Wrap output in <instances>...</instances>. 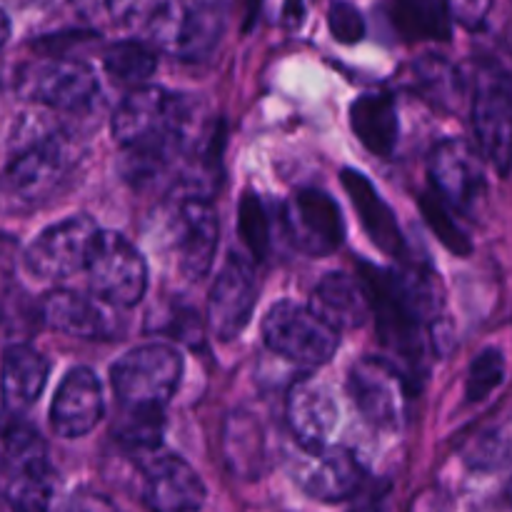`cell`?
<instances>
[{"instance_id":"1","label":"cell","mask_w":512,"mask_h":512,"mask_svg":"<svg viewBox=\"0 0 512 512\" xmlns=\"http://www.w3.org/2000/svg\"><path fill=\"white\" fill-rule=\"evenodd\" d=\"M363 268L365 295L370 315H375L380 340L395 355V365L410 380L420 378L428 350V328L438 320L443 295L435 275L428 268L410 265L403 270H385L378 265Z\"/></svg>"},{"instance_id":"2","label":"cell","mask_w":512,"mask_h":512,"mask_svg":"<svg viewBox=\"0 0 512 512\" xmlns=\"http://www.w3.org/2000/svg\"><path fill=\"white\" fill-rule=\"evenodd\" d=\"M83 155L78 138L63 128L30 135L0 173V200L5 210L28 213L63 195L73 183Z\"/></svg>"},{"instance_id":"3","label":"cell","mask_w":512,"mask_h":512,"mask_svg":"<svg viewBox=\"0 0 512 512\" xmlns=\"http://www.w3.org/2000/svg\"><path fill=\"white\" fill-rule=\"evenodd\" d=\"M183 378V355L165 343L140 345L128 350L110 368L113 390L120 408L165 410Z\"/></svg>"},{"instance_id":"4","label":"cell","mask_w":512,"mask_h":512,"mask_svg":"<svg viewBox=\"0 0 512 512\" xmlns=\"http://www.w3.org/2000/svg\"><path fill=\"white\" fill-rule=\"evenodd\" d=\"M225 13L228 8L223 3H160L150 8L145 28L163 53L198 63L218 45Z\"/></svg>"},{"instance_id":"5","label":"cell","mask_w":512,"mask_h":512,"mask_svg":"<svg viewBox=\"0 0 512 512\" xmlns=\"http://www.w3.org/2000/svg\"><path fill=\"white\" fill-rule=\"evenodd\" d=\"M90 288L113 308H133L148 288V265L140 250L113 230H98L85 260Z\"/></svg>"},{"instance_id":"6","label":"cell","mask_w":512,"mask_h":512,"mask_svg":"<svg viewBox=\"0 0 512 512\" xmlns=\"http://www.w3.org/2000/svg\"><path fill=\"white\" fill-rule=\"evenodd\" d=\"M433 195L453 213L478 218L488 205V173L478 148L463 138H445L430 153Z\"/></svg>"},{"instance_id":"7","label":"cell","mask_w":512,"mask_h":512,"mask_svg":"<svg viewBox=\"0 0 512 512\" xmlns=\"http://www.w3.org/2000/svg\"><path fill=\"white\" fill-rule=\"evenodd\" d=\"M263 338L273 353L308 368L325 365L340 348V333L328 328L313 310L293 300H280L268 310Z\"/></svg>"},{"instance_id":"8","label":"cell","mask_w":512,"mask_h":512,"mask_svg":"<svg viewBox=\"0 0 512 512\" xmlns=\"http://www.w3.org/2000/svg\"><path fill=\"white\" fill-rule=\"evenodd\" d=\"M348 390L365 420L378 428H400L413 398V380L383 358H360L350 368Z\"/></svg>"},{"instance_id":"9","label":"cell","mask_w":512,"mask_h":512,"mask_svg":"<svg viewBox=\"0 0 512 512\" xmlns=\"http://www.w3.org/2000/svg\"><path fill=\"white\" fill-rule=\"evenodd\" d=\"M18 88L33 103H43L60 113H83L100 95L98 78L83 60L58 58L33 65L18 78Z\"/></svg>"},{"instance_id":"10","label":"cell","mask_w":512,"mask_h":512,"mask_svg":"<svg viewBox=\"0 0 512 512\" xmlns=\"http://www.w3.org/2000/svg\"><path fill=\"white\" fill-rule=\"evenodd\" d=\"M510 120L512 85L508 70L490 63L480 68L473 90V130L480 150L493 160L500 175L510 165Z\"/></svg>"},{"instance_id":"11","label":"cell","mask_w":512,"mask_h":512,"mask_svg":"<svg viewBox=\"0 0 512 512\" xmlns=\"http://www.w3.org/2000/svg\"><path fill=\"white\" fill-rule=\"evenodd\" d=\"M283 225L290 243L310 258L335 253L345 238L340 205L318 188H300L285 200Z\"/></svg>"},{"instance_id":"12","label":"cell","mask_w":512,"mask_h":512,"mask_svg":"<svg viewBox=\"0 0 512 512\" xmlns=\"http://www.w3.org/2000/svg\"><path fill=\"white\" fill-rule=\"evenodd\" d=\"M98 225L88 215H73L58 225L45 228L25 253V265L43 280H63L85 268L90 245L98 235Z\"/></svg>"},{"instance_id":"13","label":"cell","mask_w":512,"mask_h":512,"mask_svg":"<svg viewBox=\"0 0 512 512\" xmlns=\"http://www.w3.org/2000/svg\"><path fill=\"white\" fill-rule=\"evenodd\" d=\"M258 303V278L250 260L230 255L210 290L208 325L218 340H235L253 318Z\"/></svg>"},{"instance_id":"14","label":"cell","mask_w":512,"mask_h":512,"mask_svg":"<svg viewBox=\"0 0 512 512\" xmlns=\"http://www.w3.org/2000/svg\"><path fill=\"white\" fill-rule=\"evenodd\" d=\"M170 233H173V250L180 273L188 280L205 278L213 265L220 238L218 213L213 205L205 198L180 200Z\"/></svg>"},{"instance_id":"15","label":"cell","mask_w":512,"mask_h":512,"mask_svg":"<svg viewBox=\"0 0 512 512\" xmlns=\"http://www.w3.org/2000/svg\"><path fill=\"white\" fill-rule=\"evenodd\" d=\"M293 480L313 500L343 503L360 493L365 470L350 450L323 448L318 453H305V458L295 465Z\"/></svg>"},{"instance_id":"16","label":"cell","mask_w":512,"mask_h":512,"mask_svg":"<svg viewBox=\"0 0 512 512\" xmlns=\"http://www.w3.org/2000/svg\"><path fill=\"white\" fill-rule=\"evenodd\" d=\"M288 428L303 453H318L328 448V440L338 423V405L333 393L313 375H303L288 390Z\"/></svg>"},{"instance_id":"17","label":"cell","mask_w":512,"mask_h":512,"mask_svg":"<svg viewBox=\"0 0 512 512\" xmlns=\"http://www.w3.org/2000/svg\"><path fill=\"white\" fill-rule=\"evenodd\" d=\"M143 498L153 512H198L205 485L178 455H153L143 465Z\"/></svg>"},{"instance_id":"18","label":"cell","mask_w":512,"mask_h":512,"mask_svg":"<svg viewBox=\"0 0 512 512\" xmlns=\"http://www.w3.org/2000/svg\"><path fill=\"white\" fill-rule=\"evenodd\" d=\"M105 400L98 375L90 368H73L58 385L50 405V425L60 438H83L103 420Z\"/></svg>"},{"instance_id":"19","label":"cell","mask_w":512,"mask_h":512,"mask_svg":"<svg viewBox=\"0 0 512 512\" xmlns=\"http://www.w3.org/2000/svg\"><path fill=\"white\" fill-rule=\"evenodd\" d=\"M343 188L345 193L353 200L355 210L360 215V223H363L365 233L370 235L375 245L383 250L390 258L405 263L408 260V245H405L403 233H400V225L395 220L393 208L383 200V195L375 190V185L365 178L358 170H343Z\"/></svg>"},{"instance_id":"20","label":"cell","mask_w":512,"mask_h":512,"mask_svg":"<svg viewBox=\"0 0 512 512\" xmlns=\"http://www.w3.org/2000/svg\"><path fill=\"white\" fill-rule=\"evenodd\" d=\"M40 318L48 328L73 338L100 340L113 335V320L98 298H88L78 290L63 288L45 295L40 303Z\"/></svg>"},{"instance_id":"21","label":"cell","mask_w":512,"mask_h":512,"mask_svg":"<svg viewBox=\"0 0 512 512\" xmlns=\"http://www.w3.org/2000/svg\"><path fill=\"white\" fill-rule=\"evenodd\" d=\"M50 363L45 355L30 345H10L3 355L0 370V395H3L5 413L20 415L38 403L48 383Z\"/></svg>"},{"instance_id":"22","label":"cell","mask_w":512,"mask_h":512,"mask_svg":"<svg viewBox=\"0 0 512 512\" xmlns=\"http://www.w3.org/2000/svg\"><path fill=\"white\" fill-rule=\"evenodd\" d=\"M310 310L335 333L363 328L370 320V303L360 280L348 273H328L313 290Z\"/></svg>"},{"instance_id":"23","label":"cell","mask_w":512,"mask_h":512,"mask_svg":"<svg viewBox=\"0 0 512 512\" xmlns=\"http://www.w3.org/2000/svg\"><path fill=\"white\" fill-rule=\"evenodd\" d=\"M350 128L355 138L380 158H390L398 145V103L388 90L363 93L350 105Z\"/></svg>"},{"instance_id":"24","label":"cell","mask_w":512,"mask_h":512,"mask_svg":"<svg viewBox=\"0 0 512 512\" xmlns=\"http://www.w3.org/2000/svg\"><path fill=\"white\" fill-rule=\"evenodd\" d=\"M48 463V448L25 418L0 413V488L23 470Z\"/></svg>"},{"instance_id":"25","label":"cell","mask_w":512,"mask_h":512,"mask_svg":"<svg viewBox=\"0 0 512 512\" xmlns=\"http://www.w3.org/2000/svg\"><path fill=\"white\" fill-rule=\"evenodd\" d=\"M223 450L228 468L240 478L255 480L263 473L265 438L253 415L233 413L225 420Z\"/></svg>"},{"instance_id":"26","label":"cell","mask_w":512,"mask_h":512,"mask_svg":"<svg viewBox=\"0 0 512 512\" xmlns=\"http://www.w3.org/2000/svg\"><path fill=\"white\" fill-rule=\"evenodd\" d=\"M58 475L48 463L23 470L3 485L10 512H55L58 505Z\"/></svg>"},{"instance_id":"27","label":"cell","mask_w":512,"mask_h":512,"mask_svg":"<svg viewBox=\"0 0 512 512\" xmlns=\"http://www.w3.org/2000/svg\"><path fill=\"white\" fill-rule=\"evenodd\" d=\"M115 443L133 453H153L158 450L165 433V410L155 408H120L113 423Z\"/></svg>"},{"instance_id":"28","label":"cell","mask_w":512,"mask_h":512,"mask_svg":"<svg viewBox=\"0 0 512 512\" xmlns=\"http://www.w3.org/2000/svg\"><path fill=\"white\" fill-rule=\"evenodd\" d=\"M105 73L120 85H138L143 88L145 80L158 68V55L153 45L143 40H120L103 53Z\"/></svg>"},{"instance_id":"29","label":"cell","mask_w":512,"mask_h":512,"mask_svg":"<svg viewBox=\"0 0 512 512\" xmlns=\"http://www.w3.org/2000/svg\"><path fill=\"white\" fill-rule=\"evenodd\" d=\"M393 23L405 38L445 40L450 38L448 5L440 3H400L393 8Z\"/></svg>"},{"instance_id":"30","label":"cell","mask_w":512,"mask_h":512,"mask_svg":"<svg viewBox=\"0 0 512 512\" xmlns=\"http://www.w3.org/2000/svg\"><path fill=\"white\" fill-rule=\"evenodd\" d=\"M415 78H418V88L430 103L445 105L453 108L463 95V78H460L458 68L450 65L448 60L440 55H425L415 63Z\"/></svg>"},{"instance_id":"31","label":"cell","mask_w":512,"mask_h":512,"mask_svg":"<svg viewBox=\"0 0 512 512\" xmlns=\"http://www.w3.org/2000/svg\"><path fill=\"white\" fill-rule=\"evenodd\" d=\"M238 230L240 238H243L245 248L250 250L255 260L268 258L270 250V218L268 210H265L263 200L255 193H245L240 200L238 210Z\"/></svg>"},{"instance_id":"32","label":"cell","mask_w":512,"mask_h":512,"mask_svg":"<svg viewBox=\"0 0 512 512\" xmlns=\"http://www.w3.org/2000/svg\"><path fill=\"white\" fill-rule=\"evenodd\" d=\"M505 378V355L503 350L488 348L473 360L468 373V388H465V395H468L470 403H480V400L488 398Z\"/></svg>"},{"instance_id":"33","label":"cell","mask_w":512,"mask_h":512,"mask_svg":"<svg viewBox=\"0 0 512 512\" xmlns=\"http://www.w3.org/2000/svg\"><path fill=\"white\" fill-rule=\"evenodd\" d=\"M420 210H423L425 220H428V225L433 228V233L438 235V238L443 240L450 250H453V253H458V255L470 253V248H473V245H470L468 233H465V230L455 223L453 210H450L448 205L440 203L435 195H423V198H420Z\"/></svg>"},{"instance_id":"34","label":"cell","mask_w":512,"mask_h":512,"mask_svg":"<svg viewBox=\"0 0 512 512\" xmlns=\"http://www.w3.org/2000/svg\"><path fill=\"white\" fill-rule=\"evenodd\" d=\"M328 25L330 33L338 43L353 45L360 43L365 38V20L360 15L358 8H353L350 3H335L328 13Z\"/></svg>"},{"instance_id":"35","label":"cell","mask_w":512,"mask_h":512,"mask_svg":"<svg viewBox=\"0 0 512 512\" xmlns=\"http://www.w3.org/2000/svg\"><path fill=\"white\" fill-rule=\"evenodd\" d=\"M65 512H123L118 505L105 495L93 493V490H80L65 505Z\"/></svg>"},{"instance_id":"36","label":"cell","mask_w":512,"mask_h":512,"mask_svg":"<svg viewBox=\"0 0 512 512\" xmlns=\"http://www.w3.org/2000/svg\"><path fill=\"white\" fill-rule=\"evenodd\" d=\"M8 38H10V18L0 10V48L8 43Z\"/></svg>"}]
</instances>
